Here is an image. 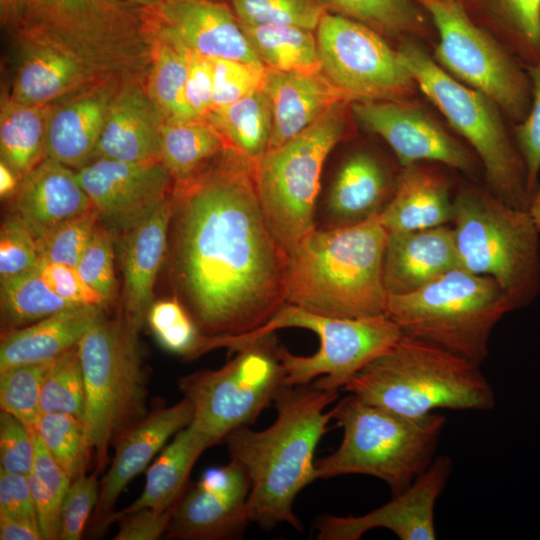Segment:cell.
<instances>
[{"instance_id": "obj_1", "label": "cell", "mask_w": 540, "mask_h": 540, "mask_svg": "<svg viewBox=\"0 0 540 540\" xmlns=\"http://www.w3.org/2000/svg\"><path fill=\"white\" fill-rule=\"evenodd\" d=\"M173 266L193 320L208 336L262 327L285 304L286 252L261 208L250 165L231 151L174 185Z\"/></svg>"}, {"instance_id": "obj_2", "label": "cell", "mask_w": 540, "mask_h": 540, "mask_svg": "<svg viewBox=\"0 0 540 540\" xmlns=\"http://www.w3.org/2000/svg\"><path fill=\"white\" fill-rule=\"evenodd\" d=\"M338 390L312 383L284 385L273 404L277 417L261 431L243 426L225 441L230 459L240 463L250 479L247 510L250 522L263 529L288 524L302 530L293 505L297 495L317 480L316 448L333 419Z\"/></svg>"}, {"instance_id": "obj_3", "label": "cell", "mask_w": 540, "mask_h": 540, "mask_svg": "<svg viewBox=\"0 0 540 540\" xmlns=\"http://www.w3.org/2000/svg\"><path fill=\"white\" fill-rule=\"evenodd\" d=\"M387 238L379 214L349 225L315 228L286 253L285 303L338 318L385 314Z\"/></svg>"}, {"instance_id": "obj_4", "label": "cell", "mask_w": 540, "mask_h": 540, "mask_svg": "<svg viewBox=\"0 0 540 540\" xmlns=\"http://www.w3.org/2000/svg\"><path fill=\"white\" fill-rule=\"evenodd\" d=\"M363 401L420 418L436 409H493L495 393L477 365L432 343L402 335L344 386Z\"/></svg>"}, {"instance_id": "obj_5", "label": "cell", "mask_w": 540, "mask_h": 540, "mask_svg": "<svg viewBox=\"0 0 540 540\" xmlns=\"http://www.w3.org/2000/svg\"><path fill=\"white\" fill-rule=\"evenodd\" d=\"M343 429L339 447L316 460L317 479L361 474L384 481L397 495L431 464L446 418L399 415L348 393L332 408Z\"/></svg>"}, {"instance_id": "obj_6", "label": "cell", "mask_w": 540, "mask_h": 540, "mask_svg": "<svg viewBox=\"0 0 540 540\" xmlns=\"http://www.w3.org/2000/svg\"><path fill=\"white\" fill-rule=\"evenodd\" d=\"M0 15L12 37L44 38L114 73L146 74L141 9L119 0H0Z\"/></svg>"}, {"instance_id": "obj_7", "label": "cell", "mask_w": 540, "mask_h": 540, "mask_svg": "<svg viewBox=\"0 0 540 540\" xmlns=\"http://www.w3.org/2000/svg\"><path fill=\"white\" fill-rule=\"evenodd\" d=\"M513 310L494 279L456 267L417 290L387 295L385 315L404 335L480 365L494 327Z\"/></svg>"}, {"instance_id": "obj_8", "label": "cell", "mask_w": 540, "mask_h": 540, "mask_svg": "<svg viewBox=\"0 0 540 540\" xmlns=\"http://www.w3.org/2000/svg\"><path fill=\"white\" fill-rule=\"evenodd\" d=\"M451 221L459 267L494 279L515 309L532 302L540 290V231L528 210L467 189L453 200Z\"/></svg>"}, {"instance_id": "obj_9", "label": "cell", "mask_w": 540, "mask_h": 540, "mask_svg": "<svg viewBox=\"0 0 540 540\" xmlns=\"http://www.w3.org/2000/svg\"><path fill=\"white\" fill-rule=\"evenodd\" d=\"M138 332L123 316H104L77 344L85 385L83 423L97 473L105 468L116 437L146 413Z\"/></svg>"}, {"instance_id": "obj_10", "label": "cell", "mask_w": 540, "mask_h": 540, "mask_svg": "<svg viewBox=\"0 0 540 540\" xmlns=\"http://www.w3.org/2000/svg\"><path fill=\"white\" fill-rule=\"evenodd\" d=\"M398 52L416 86L473 147L495 196L512 207L528 210L532 196L525 166L509 139L497 105L454 78L419 45L407 41Z\"/></svg>"}, {"instance_id": "obj_11", "label": "cell", "mask_w": 540, "mask_h": 540, "mask_svg": "<svg viewBox=\"0 0 540 540\" xmlns=\"http://www.w3.org/2000/svg\"><path fill=\"white\" fill-rule=\"evenodd\" d=\"M349 103H335L299 135L268 150L253 171L266 221L286 253L316 228L323 165L346 133Z\"/></svg>"}, {"instance_id": "obj_12", "label": "cell", "mask_w": 540, "mask_h": 540, "mask_svg": "<svg viewBox=\"0 0 540 540\" xmlns=\"http://www.w3.org/2000/svg\"><path fill=\"white\" fill-rule=\"evenodd\" d=\"M282 328H303L320 340L312 355L300 356L279 348L288 386L312 383L320 389H343L365 365L388 350L403 335L385 314L364 318L330 317L285 303L262 327L248 333L251 340Z\"/></svg>"}, {"instance_id": "obj_13", "label": "cell", "mask_w": 540, "mask_h": 540, "mask_svg": "<svg viewBox=\"0 0 540 540\" xmlns=\"http://www.w3.org/2000/svg\"><path fill=\"white\" fill-rule=\"evenodd\" d=\"M275 332L237 350L216 370H202L178 381L192 404L191 423L216 445L233 430L254 423L285 385Z\"/></svg>"}, {"instance_id": "obj_14", "label": "cell", "mask_w": 540, "mask_h": 540, "mask_svg": "<svg viewBox=\"0 0 540 540\" xmlns=\"http://www.w3.org/2000/svg\"><path fill=\"white\" fill-rule=\"evenodd\" d=\"M413 1L437 29L436 62L521 122L530 107L531 87L509 54L471 20L458 0Z\"/></svg>"}, {"instance_id": "obj_15", "label": "cell", "mask_w": 540, "mask_h": 540, "mask_svg": "<svg viewBox=\"0 0 540 540\" xmlns=\"http://www.w3.org/2000/svg\"><path fill=\"white\" fill-rule=\"evenodd\" d=\"M381 35L330 11L316 29L321 72L351 103L402 99L416 87L399 52Z\"/></svg>"}, {"instance_id": "obj_16", "label": "cell", "mask_w": 540, "mask_h": 540, "mask_svg": "<svg viewBox=\"0 0 540 540\" xmlns=\"http://www.w3.org/2000/svg\"><path fill=\"white\" fill-rule=\"evenodd\" d=\"M76 174L100 223L114 234H126L143 223L172 194L174 186L161 161L96 158Z\"/></svg>"}, {"instance_id": "obj_17", "label": "cell", "mask_w": 540, "mask_h": 540, "mask_svg": "<svg viewBox=\"0 0 540 540\" xmlns=\"http://www.w3.org/2000/svg\"><path fill=\"white\" fill-rule=\"evenodd\" d=\"M452 470L447 455L437 456L403 492L359 516L321 514L315 522L318 540H358L375 528H386L401 540H434V508Z\"/></svg>"}, {"instance_id": "obj_18", "label": "cell", "mask_w": 540, "mask_h": 540, "mask_svg": "<svg viewBox=\"0 0 540 540\" xmlns=\"http://www.w3.org/2000/svg\"><path fill=\"white\" fill-rule=\"evenodd\" d=\"M354 117L378 134L405 168L422 161L437 162L469 172L470 153L435 119L403 99L352 102Z\"/></svg>"}, {"instance_id": "obj_19", "label": "cell", "mask_w": 540, "mask_h": 540, "mask_svg": "<svg viewBox=\"0 0 540 540\" xmlns=\"http://www.w3.org/2000/svg\"><path fill=\"white\" fill-rule=\"evenodd\" d=\"M15 65L9 93L27 105H52L114 75L56 42L33 36L12 37Z\"/></svg>"}, {"instance_id": "obj_20", "label": "cell", "mask_w": 540, "mask_h": 540, "mask_svg": "<svg viewBox=\"0 0 540 540\" xmlns=\"http://www.w3.org/2000/svg\"><path fill=\"white\" fill-rule=\"evenodd\" d=\"M141 18L145 24L175 36L190 51L209 58L263 65L225 2L162 0L141 9Z\"/></svg>"}, {"instance_id": "obj_21", "label": "cell", "mask_w": 540, "mask_h": 540, "mask_svg": "<svg viewBox=\"0 0 540 540\" xmlns=\"http://www.w3.org/2000/svg\"><path fill=\"white\" fill-rule=\"evenodd\" d=\"M193 418L191 402L183 397L172 406L157 409L124 430L114 440L115 453L110 468L99 483V498L92 514L97 532L109 525L119 495L166 442L188 426Z\"/></svg>"}, {"instance_id": "obj_22", "label": "cell", "mask_w": 540, "mask_h": 540, "mask_svg": "<svg viewBox=\"0 0 540 540\" xmlns=\"http://www.w3.org/2000/svg\"><path fill=\"white\" fill-rule=\"evenodd\" d=\"M129 76H110L53 104L46 157L74 170L90 163L111 106Z\"/></svg>"}, {"instance_id": "obj_23", "label": "cell", "mask_w": 540, "mask_h": 540, "mask_svg": "<svg viewBox=\"0 0 540 540\" xmlns=\"http://www.w3.org/2000/svg\"><path fill=\"white\" fill-rule=\"evenodd\" d=\"M163 122L160 109L146 89L145 76L127 77L111 106L93 160L161 161Z\"/></svg>"}, {"instance_id": "obj_24", "label": "cell", "mask_w": 540, "mask_h": 540, "mask_svg": "<svg viewBox=\"0 0 540 540\" xmlns=\"http://www.w3.org/2000/svg\"><path fill=\"white\" fill-rule=\"evenodd\" d=\"M11 197L13 214L35 240L93 208L76 170L49 157L20 179Z\"/></svg>"}, {"instance_id": "obj_25", "label": "cell", "mask_w": 540, "mask_h": 540, "mask_svg": "<svg viewBox=\"0 0 540 540\" xmlns=\"http://www.w3.org/2000/svg\"><path fill=\"white\" fill-rule=\"evenodd\" d=\"M459 267L452 228L446 225L388 232L383 282L388 295L412 292Z\"/></svg>"}, {"instance_id": "obj_26", "label": "cell", "mask_w": 540, "mask_h": 540, "mask_svg": "<svg viewBox=\"0 0 540 540\" xmlns=\"http://www.w3.org/2000/svg\"><path fill=\"white\" fill-rule=\"evenodd\" d=\"M172 216L171 194L148 219L123 237V317L137 330L143 326L153 304V286L165 256Z\"/></svg>"}, {"instance_id": "obj_27", "label": "cell", "mask_w": 540, "mask_h": 540, "mask_svg": "<svg viewBox=\"0 0 540 540\" xmlns=\"http://www.w3.org/2000/svg\"><path fill=\"white\" fill-rule=\"evenodd\" d=\"M262 87L270 99L273 115L267 151L299 135L335 103L348 101L322 72L266 68Z\"/></svg>"}, {"instance_id": "obj_28", "label": "cell", "mask_w": 540, "mask_h": 540, "mask_svg": "<svg viewBox=\"0 0 540 540\" xmlns=\"http://www.w3.org/2000/svg\"><path fill=\"white\" fill-rule=\"evenodd\" d=\"M104 316L103 305H76L30 326L6 330L0 345V371L55 359L75 347Z\"/></svg>"}, {"instance_id": "obj_29", "label": "cell", "mask_w": 540, "mask_h": 540, "mask_svg": "<svg viewBox=\"0 0 540 540\" xmlns=\"http://www.w3.org/2000/svg\"><path fill=\"white\" fill-rule=\"evenodd\" d=\"M448 181L433 169L414 164L404 168L379 218L388 232L445 225L452 220Z\"/></svg>"}, {"instance_id": "obj_30", "label": "cell", "mask_w": 540, "mask_h": 540, "mask_svg": "<svg viewBox=\"0 0 540 540\" xmlns=\"http://www.w3.org/2000/svg\"><path fill=\"white\" fill-rule=\"evenodd\" d=\"M211 446V440L192 423L180 430L149 467L139 498L114 512L109 524L120 515L142 508L160 512L174 508L182 498L195 462Z\"/></svg>"}, {"instance_id": "obj_31", "label": "cell", "mask_w": 540, "mask_h": 540, "mask_svg": "<svg viewBox=\"0 0 540 540\" xmlns=\"http://www.w3.org/2000/svg\"><path fill=\"white\" fill-rule=\"evenodd\" d=\"M249 523L247 500L195 483L176 505L165 535L186 540L239 538Z\"/></svg>"}, {"instance_id": "obj_32", "label": "cell", "mask_w": 540, "mask_h": 540, "mask_svg": "<svg viewBox=\"0 0 540 540\" xmlns=\"http://www.w3.org/2000/svg\"><path fill=\"white\" fill-rule=\"evenodd\" d=\"M388 192L387 174L372 155L358 152L340 167L328 196L327 209L334 226H343L379 214Z\"/></svg>"}, {"instance_id": "obj_33", "label": "cell", "mask_w": 540, "mask_h": 540, "mask_svg": "<svg viewBox=\"0 0 540 540\" xmlns=\"http://www.w3.org/2000/svg\"><path fill=\"white\" fill-rule=\"evenodd\" d=\"M142 23L150 43L145 76L148 94L164 120L195 118L185 95L190 50L170 33Z\"/></svg>"}, {"instance_id": "obj_34", "label": "cell", "mask_w": 540, "mask_h": 540, "mask_svg": "<svg viewBox=\"0 0 540 540\" xmlns=\"http://www.w3.org/2000/svg\"><path fill=\"white\" fill-rule=\"evenodd\" d=\"M225 150L222 136L207 118L164 120L162 124L160 157L174 185L196 178Z\"/></svg>"}, {"instance_id": "obj_35", "label": "cell", "mask_w": 540, "mask_h": 540, "mask_svg": "<svg viewBox=\"0 0 540 540\" xmlns=\"http://www.w3.org/2000/svg\"><path fill=\"white\" fill-rule=\"evenodd\" d=\"M222 136L231 151L255 169L268 149L272 131V107L263 89L225 107L214 109L205 117Z\"/></svg>"}, {"instance_id": "obj_36", "label": "cell", "mask_w": 540, "mask_h": 540, "mask_svg": "<svg viewBox=\"0 0 540 540\" xmlns=\"http://www.w3.org/2000/svg\"><path fill=\"white\" fill-rule=\"evenodd\" d=\"M52 105H27L4 96L0 109V152L20 179L46 158Z\"/></svg>"}, {"instance_id": "obj_37", "label": "cell", "mask_w": 540, "mask_h": 540, "mask_svg": "<svg viewBox=\"0 0 540 540\" xmlns=\"http://www.w3.org/2000/svg\"><path fill=\"white\" fill-rule=\"evenodd\" d=\"M239 23L265 68L282 72H321L314 31L292 26Z\"/></svg>"}, {"instance_id": "obj_38", "label": "cell", "mask_w": 540, "mask_h": 540, "mask_svg": "<svg viewBox=\"0 0 540 540\" xmlns=\"http://www.w3.org/2000/svg\"><path fill=\"white\" fill-rule=\"evenodd\" d=\"M1 314L10 328L37 322L74 304L55 294L35 270L1 279Z\"/></svg>"}, {"instance_id": "obj_39", "label": "cell", "mask_w": 540, "mask_h": 540, "mask_svg": "<svg viewBox=\"0 0 540 540\" xmlns=\"http://www.w3.org/2000/svg\"><path fill=\"white\" fill-rule=\"evenodd\" d=\"M35 454L28 475L43 539H59L60 517L64 497L71 480L53 459L42 439L33 434Z\"/></svg>"}, {"instance_id": "obj_40", "label": "cell", "mask_w": 540, "mask_h": 540, "mask_svg": "<svg viewBox=\"0 0 540 540\" xmlns=\"http://www.w3.org/2000/svg\"><path fill=\"white\" fill-rule=\"evenodd\" d=\"M328 11L369 26L380 34L419 33L425 27L420 7L413 0H321Z\"/></svg>"}, {"instance_id": "obj_41", "label": "cell", "mask_w": 540, "mask_h": 540, "mask_svg": "<svg viewBox=\"0 0 540 540\" xmlns=\"http://www.w3.org/2000/svg\"><path fill=\"white\" fill-rule=\"evenodd\" d=\"M35 431L71 481L85 474L92 453L81 418L63 412H44Z\"/></svg>"}, {"instance_id": "obj_42", "label": "cell", "mask_w": 540, "mask_h": 540, "mask_svg": "<svg viewBox=\"0 0 540 540\" xmlns=\"http://www.w3.org/2000/svg\"><path fill=\"white\" fill-rule=\"evenodd\" d=\"M85 385L77 345L52 360L41 389L40 410L63 412L83 420Z\"/></svg>"}, {"instance_id": "obj_43", "label": "cell", "mask_w": 540, "mask_h": 540, "mask_svg": "<svg viewBox=\"0 0 540 540\" xmlns=\"http://www.w3.org/2000/svg\"><path fill=\"white\" fill-rule=\"evenodd\" d=\"M52 360L15 365L0 371L1 410L35 432L41 414L43 380Z\"/></svg>"}, {"instance_id": "obj_44", "label": "cell", "mask_w": 540, "mask_h": 540, "mask_svg": "<svg viewBox=\"0 0 540 540\" xmlns=\"http://www.w3.org/2000/svg\"><path fill=\"white\" fill-rule=\"evenodd\" d=\"M239 21L316 31L328 12L321 0H230Z\"/></svg>"}, {"instance_id": "obj_45", "label": "cell", "mask_w": 540, "mask_h": 540, "mask_svg": "<svg viewBox=\"0 0 540 540\" xmlns=\"http://www.w3.org/2000/svg\"><path fill=\"white\" fill-rule=\"evenodd\" d=\"M93 207L52 229L36 240L39 263H60L76 267L98 227Z\"/></svg>"}, {"instance_id": "obj_46", "label": "cell", "mask_w": 540, "mask_h": 540, "mask_svg": "<svg viewBox=\"0 0 540 540\" xmlns=\"http://www.w3.org/2000/svg\"><path fill=\"white\" fill-rule=\"evenodd\" d=\"M114 237L112 231L99 223L76 266L81 277L101 296L105 305L113 299L116 289Z\"/></svg>"}, {"instance_id": "obj_47", "label": "cell", "mask_w": 540, "mask_h": 540, "mask_svg": "<svg viewBox=\"0 0 540 540\" xmlns=\"http://www.w3.org/2000/svg\"><path fill=\"white\" fill-rule=\"evenodd\" d=\"M213 60V110L230 105L262 87L265 66L237 60Z\"/></svg>"}, {"instance_id": "obj_48", "label": "cell", "mask_w": 540, "mask_h": 540, "mask_svg": "<svg viewBox=\"0 0 540 540\" xmlns=\"http://www.w3.org/2000/svg\"><path fill=\"white\" fill-rule=\"evenodd\" d=\"M38 267L36 240L25 223L12 214L0 232V277L6 279Z\"/></svg>"}, {"instance_id": "obj_49", "label": "cell", "mask_w": 540, "mask_h": 540, "mask_svg": "<svg viewBox=\"0 0 540 540\" xmlns=\"http://www.w3.org/2000/svg\"><path fill=\"white\" fill-rule=\"evenodd\" d=\"M532 99L525 118L515 129L519 153L522 157L528 191H536L540 171V57L529 70Z\"/></svg>"}, {"instance_id": "obj_50", "label": "cell", "mask_w": 540, "mask_h": 540, "mask_svg": "<svg viewBox=\"0 0 540 540\" xmlns=\"http://www.w3.org/2000/svg\"><path fill=\"white\" fill-rule=\"evenodd\" d=\"M525 54L540 57V0H489Z\"/></svg>"}, {"instance_id": "obj_51", "label": "cell", "mask_w": 540, "mask_h": 540, "mask_svg": "<svg viewBox=\"0 0 540 540\" xmlns=\"http://www.w3.org/2000/svg\"><path fill=\"white\" fill-rule=\"evenodd\" d=\"M97 472L82 474L71 481L60 517V540H79L99 498Z\"/></svg>"}, {"instance_id": "obj_52", "label": "cell", "mask_w": 540, "mask_h": 540, "mask_svg": "<svg viewBox=\"0 0 540 540\" xmlns=\"http://www.w3.org/2000/svg\"><path fill=\"white\" fill-rule=\"evenodd\" d=\"M34 432L2 411L0 415V470L29 475L34 462Z\"/></svg>"}, {"instance_id": "obj_53", "label": "cell", "mask_w": 540, "mask_h": 540, "mask_svg": "<svg viewBox=\"0 0 540 540\" xmlns=\"http://www.w3.org/2000/svg\"><path fill=\"white\" fill-rule=\"evenodd\" d=\"M39 269L48 287L64 300L79 305H105L101 296L85 282L76 267L60 263H39Z\"/></svg>"}, {"instance_id": "obj_54", "label": "cell", "mask_w": 540, "mask_h": 540, "mask_svg": "<svg viewBox=\"0 0 540 540\" xmlns=\"http://www.w3.org/2000/svg\"><path fill=\"white\" fill-rule=\"evenodd\" d=\"M185 95L195 118H205L213 110V60L190 51Z\"/></svg>"}, {"instance_id": "obj_55", "label": "cell", "mask_w": 540, "mask_h": 540, "mask_svg": "<svg viewBox=\"0 0 540 540\" xmlns=\"http://www.w3.org/2000/svg\"><path fill=\"white\" fill-rule=\"evenodd\" d=\"M0 513L39 526L27 475L0 470Z\"/></svg>"}, {"instance_id": "obj_56", "label": "cell", "mask_w": 540, "mask_h": 540, "mask_svg": "<svg viewBox=\"0 0 540 540\" xmlns=\"http://www.w3.org/2000/svg\"><path fill=\"white\" fill-rule=\"evenodd\" d=\"M175 507L162 512L142 508L114 518L113 522H119V530L114 539L156 540L160 538L168 528Z\"/></svg>"}, {"instance_id": "obj_57", "label": "cell", "mask_w": 540, "mask_h": 540, "mask_svg": "<svg viewBox=\"0 0 540 540\" xmlns=\"http://www.w3.org/2000/svg\"><path fill=\"white\" fill-rule=\"evenodd\" d=\"M1 540H40L43 539L38 525L11 518L0 513Z\"/></svg>"}, {"instance_id": "obj_58", "label": "cell", "mask_w": 540, "mask_h": 540, "mask_svg": "<svg viewBox=\"0 0 540 540\" xmlns=\"http://www.w3.org/2000/svg\"><path fill=\"white\" fill-rule=\"evenodd\" d=\"M20 177L3 161L0 162L1 198L12 196L18 188Z\"/></svg>"}, {"instance_id": "obj_59", "label": "cell", "mask_w": 540, "mask_h": 540, "mask_svg": "<svg viewBox=\"0 0 540 540\" xmlns=\"http://www.w3.org/2000/svg\"><path fill=\"white\" fill-rule=\"evenodd\" d=\"M528 212L530 213L537 229L540 231V188L533 194Z\"/></svg>"}, {"instance_id": "obj_60", "label": "cell", "mask_w": 540, "mask_h": 540, "mask_svg": "<svg viewBox=\"0 0 540 540\" xmlns=\"http://www.w3.org/2000/svg\"><path fill=\"white\" fill-rule=\"evenodd\" d=\"M138 9L149 8L159 4L162 0H119Z\"/></svg>"}, {"instance_id": "obj_61", "label": "cell", "mask_w": 540, "mask_h": 540, "mask_svg": "<svg viewBox=\"0 0 540 540\" xmlns=\"http://www.w3.org/2000/svg\"><path fill=\"white\" fill-rule=\"evenodd\" d=\"M211 1H220V2H224V0H211Z\"/></svg>"}]
</instances>
